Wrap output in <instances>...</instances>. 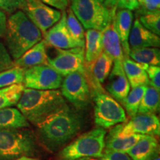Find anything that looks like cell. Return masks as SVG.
I'll return each mask as SVG.
<instances>
[{"instance_id":"6da1fadb","label":"cell","mask_w":160,"mask_h":160,"mask_svg":"<svg viewBox=\"0 0 160 160\" xmlns=\"http://www.w3.org/2000/svg\"><path fill=\"white\" fill-rule=\"evenodd\" d=\"M82 125L78 110L67 105L37 125L38 138L44 147L54 152L77 135Z\"/></svg>"},{"instance_id":"7a4b0ae2","label":"cell","mask_w":160,"mask_h":160,"mask_svg":"<svg viewBox=\"0 0 160 160\" xmlns=\"http://www.w3.org/2000/svg\"><path fill=\"white\" fill-rule=\"evenodd\" d=\"M67 105L59 90L42 91L25 88L17 106L29 123L38 125Z\"/></svg>"},{"instance_id":"3957f363","label":"cell","mask_w":160,"mask_h":160,"mask_svg":"<svg viewBox=\"0 0 160 160\" xmlns=\"http://www.w3.org/2000/svg\"><path fill=\"white\" fill-rule=\"evenodd\" d=\"M5 37L8 51L14 60L42 40L40 30L22 10L13 13L7 19Z\"/></svg>"},{"instance_id":"277c9868","label":"cell","mask_w":160,"mask_h":160,"mask_svg":"<svg viewBox=\"0 0 160 160\" xmlns=\"http://www.w3.org/2000/svg\"><path fill=\"white\" fill-rule=\"evenodd\" d=\"M37 149L34 135L28 130L0 129V160L33 157Z\"/></svg>"},{"instance_id":"5b68a950","label":"cell","mask_w":160,"mask_h":160,"mask_svg":"<svg viewBox=\"0 0 160 160\" xmlns=\"http://www.w3.org/2000/svg\"><path fill=\"white\" fill-rule=\"evenodd\" d=\"M105 130L99 127L83 133L59 152V160L101 157L105 149Z\"/></svg>"},{"instance_id":"8992f818","label":"cell","mask_w":160,"mask_h":160,"mask_svg":"<svg viewBox=\"0 0 160 160\" xmlns=\"http://www.w3.org/2000/svg\"><path fill=\"white\" fill-rule=\"evenodd\" d=\"M70 8L84 28L100 31L108 25L116 13L99 0H71Z\"/></svg>"},{"instance_id":"52a82bcc","label":"cell","mask_w":160,"mask_h":160,"mask_svg":"<svg viewBox=\"0 0 160 160\" xmlns=\"http://www.w3.org/2000/svg\"><path fill=\"white\" fill-rule=\"evenodd\" d=\"M94 94V121L102 128H109L126 122L125 110L111 96L102 91H96Z\"/></svg>"},{"instance_id":"ba28073f","label":"cell","mask_w":160,"mask_h":160,"mask_svg":"<svg viewBox=\"0 0 160 160\" xmlns=\"http://www.w3.org/2000/svg\"><path fill=\"white\" fill-rule=\"evenodd\" d=\"M60 88L64 98L76 109H84L89 105L91 88L85 72L77 71L65 76Z\"/></svg>"},{"instance_id":"9c48e42d","label":"cell","mask_w":160,"mask_h":160,"mask_svg":"<svg viewBox=\"0 0 160 160\" xmlns=\"http://www.w3.org/2000/svg\"><path fill=\"white\" fill-rule=\"evenodd\" d=\"M63 77L51 66L41 65L25 68L23 85L25 88L57 90L61 87Z\"/></svg>"},{"instance_id":"30bf717a","label":"cell","mask_w":160,"mask_h":160,"mask_svg":"<svg viewBox=\"0 0 160 160\" xmlns=\"http://www.w3.org/2000/svg\"><path fill=\"white\" fill-rule=\"evenodd\" d=\"M57 49V54L48 56V64L62 77L80 71L85 72V49L84 48L62 50Z\"/></svg>"},{"instance_id":"8fae6325","label":"cell","mask_w":160,"mask_h":160,"mask_svg":"<svg viewBox=\"0 0 160 160\" xmlns=\"http://www.w3.org/2000/svg\"><path fill=\"white\" fill-rule=\"evenodd\" d=\"M22 11L44 35L60 19L62 12L40 0H25Z\"/></svg>"},{"instance_id":"7c38bea8","label":"cell","mask_w":160,"mask_h":160,"mask_svg":"<svg viewBox=\"0 0 160 160\" xmlns=\"http://www.w3.org/2000/svg\"><path fill=\"white\" fill-rule=\"evenodd\" d=\"M160 122L159 118L152 113H137L128 123L122 125L120 135L130 134L159 136Z\"/></svg>"},{"instance_id":"4fadbf2b","label":"cell","mask_w":160,"mask_h":160,"mask_svg":"<svg viewBox=\"0 0 160 160\" xmlns=\"http://www.w3.org/2000/svg\"><path fill=\"white\" fill-rule=\"evenodd\" d=\"M44 41L47 46L54 48L68 50L78 48L77 44L70 34L66 24V11L62 12L61 18L53 27L45 32Z\"/></svg>"},{"instance_id":"5bb4252c","label":"cell","mask_w":160,"mask_h":160,"mask_svg":"<svg viewBox=\"0 0 160 160\" xmlns=\"http://www.w3.org/2000/svg\"><path fill=\"white\" fill-rule=\"evenodd\" d=\"M106 89L114 99L121 102L130 92V85L123 69L122 61H113V68L108 75Z\"/></svg>"},{"instance_id":"9a60e30c","label":"cell","mask_w":160,"mask_h":160,"mask_svg":"<svg viewBox=\"0 0 160 160\" xmlns=\"http://www.w3.org/2000/svg\"><path fill=\"white\" fill-rule=\"evenodd\" d=\"M130 49L142 48H159L160 38L152 33L136 19L132 25L128 38Z\"/></svg>"},{"instance_id":"2e32d148","label":"cell","mask_w":160,"mask_h":160,"mask_svg":"<svg viewBox=\"0 0 160 160\" xmlns=\"http://www.w3.org/2000/svg\"><path fill=\"white\" fill-rule=\"evenodd\" d=\"M133 13L132 11H130V10H117L113 16L114 25L119 35L124 57H128L130 52L128 38L132 25H133Z\"/></svg>"},{"instance_id":"e0dca14e","label":"cell","mask_w":160,"mask_h":160,"mask_svg":"<svg viewBox=\"0 0 160 160\" xmlns=\"http://www.w3.org/2000/svg\"><path fill=\"white\" fill-rule=\"evenodd\" d=\"M113 16L108 25L101 31L103 51L106 54L111 57L113 61L116 60L122 61L124 53L119 35L114 25Z\"/></svg>"},{"instance_id":"ac0fdd59","label":"cell","mask_w":160,"mask_h":160,"mask_svg":"<svg viewBox=\"0 0 160 160\" xmlns=\"http://www.w3.org/2000/svg\"><path fill=\"white\" fill-rule=\"evenodd\" d=\"M122 125H116L105 140V149L126 153L141 138V134L120 135Z\"/></svg>"},{"instance_id":"d6986e66","label":"cell","mask_w":160,"mask_h":160,"mask_svg":"<svg viewBox=\"0 0 160 160\" xmlns=\"http://www.w3.org/2000/svg\"><path fill=\"white\" fill-rule=\"evenodd\" d=\"M47 48L48 46L45 41L41 40L26 51L19 59L14 60L15 66L25 69L37 65H48Z\"/></svg>"},{"instance_id":"ffe728a7","label":"cell","mask_w":160,"mask_h":160,"mask_svg":"<svg viewBox=\"0 0 160 160\" xmlns=\"http://www.w3.org/2000/svg\"><path fill=\"white\" fill-rule=\"evenodd\" d=\"M122 66L132 88L149 85L148 77L146 72L148 65L138 63L130 59L129 57H124Z\"/></svg>"},{"instance_id":"44dd1931","label":"cell","mask_w":160,"mask_h":160,"mask_svg":"<svg viewBox=\"0 0 160 160\" xmlns=\"http://www.w3.org/2000/svg\"><path fill=\"white\" fill-rule=\"evenodd\" d=\"M158 148V141L155 137L142 135V137L126 152L132 160H146L153 155Z\"/></svg>"},{"instance_id":"7402d4cb","label":"cell","mask_w":160,"mask_h":160,"mask_svg":"<svg viewBox=\"0 0 160 160\" xmlns=\"http://www.w3.org/2000/svg\"><path fill=\"white\" fill-rule=\"evenodd\" d=\"M85 65H91L102 53V32L94 29L87 30L85 40Z\"/></svg>"},{"instance_id":"603a6c76","label":"cell","mask_w":160,"mask_h":160,"mask_svg":"<svg viewBox=\"0 0 160 160\" xmlns=\"http://www.w3.org/2000/svg\"><path fill=\"white\" fill-rule=\"evenodd\" d=\"M28 127V121L17 108L8 107L0 110V129H19Z\"/></svg>"},{"instance_id":"cb8c5ba5","label":"cell","mask_w":160,"mask_h":160,"mask_svg":"<svg viewBox=\"0 0 160 160\" xmlns=\"http://www.w3.org/2000/svg\"><path fill=\"white\" fill-rule=\"evenodd\" d=\"M128 57L138 63L148 66H159L160 51L159 48H142L130 49Z\"/></svg>"},{"instance_id":"d4e9b609","label":"cell","mask_w":160,"mask_h":160,"mask_svg":"<svg viewBox=\"0 0 160 160\" xmlns=\"http://www.w3.org/2000/svg\"><path fill=\"white\" fill-rule=\"evenodd\" d=\"M159 91L152 86H147L140 102L138 113L155 114L159 110Z\"/></svg>"},{"instance_id":"484cf974","label":"cell","mask_w":160,"mask_h":160,"mask_svg":"<svg viewBox=\"0 0 160 160\" xmlns=\"http://www.w3.org/2000/svg\"><path fill=\"white\" fill-rule=\"evenodd\" d=\"M66 24L70 34L77 44L78 47H85V33L84 28L71 8L66 11Z\"/></svg>"},{"instance_id":"4316f807","label":"cell","mask_w":160,"mask_h":160,"mask_svg":"<svg viewBox=\"0 0 160 160\" xmlns=\"http://www.w3.org/2000/svg\"><path fill=\"white\" fill-rule=\"evenodd\" d=\"M24 89L25 86L22 83L0 89V110L17 105Z\"/></svg>"},{"instance_id":"83f0119b","label":"cell","mask_w":160,"mask_h":160,"mask_svg":"<svg viewBox=\"0 0 160 160\" xmlns=\"http://www.w3.org/2000/svg\"><path fill=\"white\" fill-rule=\"evenodd\" d=\"M146 88L147 86H139V87L133 88L129 92L127 97L122 101L126 111L131 117H134L138 113V109Z\"/></svg>"},{"instance_id":"f1b7e54d","label":"cell","mask_w":160,"mask_h":160,"mask_svg":"<svg viewBox=\"0 0 160 160\" xmlns=\"http://www.w3.org/2000/svg\"><path fill=\"white\" fill-rule=\"evenodd\" d=\"M24 71L22 68L14 66L12 68L0 72V89L15 84L23 83Z\"/></svg>"},{"instance_id":"f546056e","label":"cell","mask_w":160,"mask_h":160,"mask_svg":"<svg viewBox=\"0 0 160 160\" xmlns=\"http://www.w3.org/2000/svg\"><path fill=\"white\" fill-rule=\"evenodd\" d=\"M137 19L146 29L156 35H160V11L140 16Z\"/></svg>"},{"instance_id":"4dcf8cb0","label":"cell","mask_w":160,"mask_h":160,"mask_svg":"<svg viewBox=\"0 0 160 160\" xmlns=\"http://www.w3.org/2000/svg\"><path fill=\"white\" fill-rule=\"evenodd\" d=\"M137 17L160 11V0H138L135 9Z\"/></svg>"},{"instance_id":"1f68e13d","label":"cell","mask_w":160,"mask_h":160,"mask_svg":"<svg viewBox=\"0 0 160 160\" xmlns=\"http://www.w3.org/2000/svg\"><path fill=\"white\" fill-rule=\"evenodd\" d=\"M137 2L138 0H104L103 3L109 10L127 9L134 11L137 8Z\"/></svg>"},{"instance_id":"d6a6232c","label":"cell","mask_w":160,"mask_h":160,"mask_svg":"<svg viewBox=\"0 0 160 160\" xmlns=\"http://www.w3.org/2000/svg\"><path fill=\"white\" fill-rule=\"evenodd\" d=\"M14 66V61L10 55L7 48L0 42V72L12 68Z\"/></svg>"},{"instance_id":"836d02e7","label":"cell","mask_w":160,"mask_h":160,"mask_svg":"<svg viewBox=\"0 0 160 160\" xmlns=\"http://www.w3.org/2000/svg\"><path fill=\"white\" fill-rule=\"evenodd\" d=\"M25 0H0V10L7 13H14L24 9Z\"/></svg>"},{"instance_id":"e575fe53","label":"cell","mask_w":160,"mask_h":160,"mask_svg":"<svg viewBox=\"0 0 160 160\" xmlns=\"http://www.w3.org/2000/svg\"><path fill=\"white\" fill-rule=\"evenodd\" d=\"M149 79V85L158 91L160 90V68L159 66H148L146 69Z\"/></svg>"},{"instance_id":"d590c367","label":"cell","mask_w":160,"mask_h":160,"mask_svg":"<svg viewBox=\"0 0 160 160\" xmlns=\"http://www.w3.org/2000/svg\"><path fill=\"white\" fill-rule=\"evenodd\" d=\"M103 160H132L125 152L113 151L104 149L102 156L101 157Z\"/></svg>"},{"instance_id":"8d00e7d4","label":"cell","mask_w":160,"mask_h":160,"mask_svg":"<svg viewBox=\"0 0 160 160\" xmlns=\"http://www.w3.org/2000/svg\"><path fill=\"white\" fill-rule=\"evenodd\" d=\"M40 1L60 11H63L67 9L69 0H40Z\"/></svg>"},{"instance_id":"74e56055","label":"cell","mask_w":160,"mask_h":160,"mask_svg":"<svg viewBox=\"0 0 160 160\" xmlns=\"http://www.w3.org/2000/svg\"><path fill=\"white\" fill-rule=\"evenodd\" d=\"M7 26V17L5 13L0 10V38L4 37Z\"/></svg>"},{"instance_id":"f35d334b","label":"cell","mask_w":160,"mask_h":160,"mask_svg":"<svg viewBox=\"0 0 160 160\" xmlns=\"http://www.w3.org/2000/svg\"><path fill=\"white\" fill-rule=\"evenodd\" d=\"M146 160H160V157H159V151H158L156 152L153 155H152L151 157L148 158V159Z\"/></svg>"},{"instance_id":"ab89813d","label":"cell","mask_w":160,"mask_h":160,"mask_svg":"<svg viewBox=\"0 0 160 160\" xmlns=\"http://www.w3.org/2000/svg\"><path fill=\"white\" fill-rule=\"evenodd\" d=\"M13 160H39V159H36V158H33L31 157H21Z\"/></svg>"},{"instance_id":"60d3db41","label":"cell","mask_w":160,"mask_h":160,"mask_svg":"<svg viewBox=\"0 0 160 160\" xmlns=\"http://www.w3.org/2000/svg\"><path fill=\"white\" fill-rule=\"evenodd\" d=\"M80 160H103L101 157H88Z\"/></svg>"},{"instance_id":"b9f144b4","label":"cell","mask_w":160,"mask_h":160,"mask_svg":"<svg viewBox=\"0 0 160 160\" xmlns=\"http://www.w3.org/2000/svg\"><path fill=\"white\" fill-rule=\"evenodd\" d=\"M99 1L101 2H104V0H99Z\"/></svg>"}]
</instances>
